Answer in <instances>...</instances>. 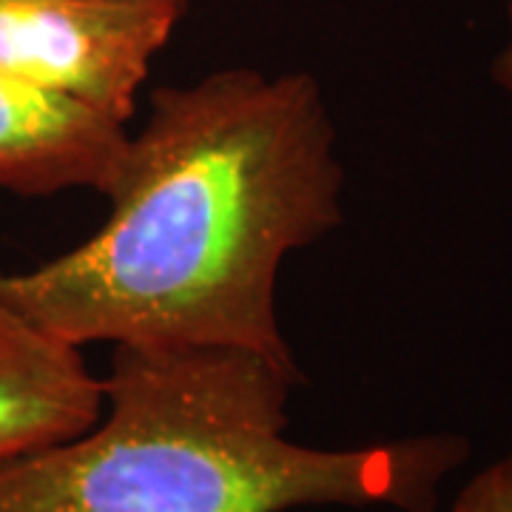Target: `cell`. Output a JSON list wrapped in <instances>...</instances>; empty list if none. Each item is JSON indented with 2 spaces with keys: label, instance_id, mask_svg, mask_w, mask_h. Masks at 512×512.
<instances>
[{
  "label": "cell",
  "instance_id": "cell-1",
  "mask_svg": "<svg viewBox=\"0 0 512 512\" xmlns=\"http://www.w3.org/2000/svg\"><path fill=\"white\" fill-rule=\"evenodd\" d=\"M342 185L313 74L222 69L154 89L109 220L35 271H0V302L77 348H239L299 367L276 279L342 222Z\"/></svg>",
  "mask_w": 512,
  "mask_h": 512
},
{
  "label": "cell",
  "instance_id": "cell-2",
  "mask_svg": "<svg viewBox=\"0 0 512 512\" xmlns=\"http://www.w3.org/2000/svg\"><path fill=\"white\" fill-rule=\"evenodd\" d=\"M299 382V367L254 350L114 345L100 421L0 464V512H436L470 441L296 444L288 402Z\"/></svg>",
  "mask_w": 512,
  "mask_h": 512
},
{
  "label": "cell",
  "instance_id": "cell-3",
  "mask_svg": "<svg viewBox=\"0 0 512 512\" xmlns=\"http://www.w3.org/2000/svg\"><path fill=\"white\" fill-rule=\"evenodd\" d=\"M185 12L171 0H0V66L126 126Z\"/></svg>",
  "mask_w": 512,
  "mask_h": 512
},
{
  "label": "cell",
  "instance_id": "cell-4",
  "mask_svg": "<svg viewBox=\"0 0 512 512\" xmlns=\"http://www.w3.org/2000/svg\"><path fill=\"white\" fill-rule=\"evenodd\" d=\"M131 134L63 94L0 66V188L52 197L89 188L109 197L126 168Z\"/></svg>",
  "mask_w": 512,
  "mask_h": 512
},
{
  "label": "cell",
  "instance_id": "cell-5",
  "mask_svg": "<svg viewBox=\"0 0 512 512\" xmlns=\"http://www.w3.org/2000/svg\"><path fill=\"white\" fill-rule=\"evenodd\" d=\"M106 410L83 348L0 302V464L77 439Z\"/></svg>",
  "mask_w": 512,
  "mask_h": 512
},
{
  "label": "cell",
  "instance_id": "cell-6",
  "mask_svg": "<svg viewBox=\"0 0 512 512\" xmlns=\"http://www.w3.org/2000/svg\"><path fill=\"white\" fill-rule=\"evenodd\" d=\"M447 512H512V450L470 478Z\"/></svg>",
  "mask_w": 512,
  "mask_h": 512
},
{
  "label": "cell",
  "instance_id": "cell-7",
  "mask_svg": "<svg viewBox=\"0 0 512 512\" xmlns=\"http://www.w3.org/2000/svg\"><path fill=\"white\" fill-rule=\"evenodd\" d=\"M493 80L504 92L512 94V40L504 46V52L493 60Z\"/></svg>",
  "mask_w": 512,
  "mask_h": 512
},
{
  "label": "cell",
  "instance_id": "cell-8",
  "mask_svg": "<svg viewBox=\"0 0 512 512\" xmlns=\"http://www.w3.org/2000/svg\"><path fill=\"white\" fill-rule=\"evenodd\" d=\"M171 3H180V6H185V9L191 6V0H171Z\"/></svg>",
  "mask_w": 512,
  "mask_h": 512
},
{
  "label": "cell",
  "instance_id": "cell-9",
  "mask_svg": "<svg viewBox=\"0 0 512 512\" xmlns=\"http://www.w3.org/2000/svg\"><path fill=\"white\" fill-rule=\"evenodd\" d=\"M507 15H510V29H512V0H510V9H507Z\"/></svg>",
  "mask_w": 512,
  "mask_h": 512
}]
</instances>
